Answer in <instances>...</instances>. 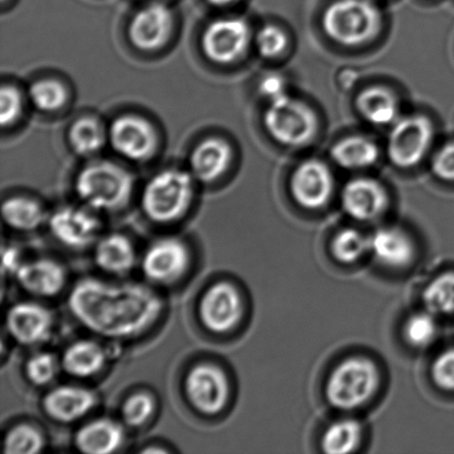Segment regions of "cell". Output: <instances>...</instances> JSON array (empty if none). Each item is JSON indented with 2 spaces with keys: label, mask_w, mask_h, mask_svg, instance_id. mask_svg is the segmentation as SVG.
I'll list each match as a JSON object with an SVG mask.
<instances>
[{
  "label": "cell",
  "mask_w": 454,
  "mask_h": 454,
  "mask_svg": "<svg viewBox=\"0 0 454 454\" xmlns=\"http://www.w3.org/2000/svg\"><path fill=\"white\" fill-rule=\"evenodd\" d=\"M20 249L15 247L3 248V274L9 278H15L17 270L24 262Z\"/></svg>",
  "instance_id": "obj_42"
},
{
  "label": "cell",
  "mask_w": 454,
  "mask_h": 454,
  "mask_svg": "<svg viewBox=\"0 0 454 454\" xmlns=\"http://www.w3.org/2000/svg\"><path fill=\"white\" fill-rule=\"evenodd\" d=\"M291 193L298 206L307 210H319L326 207L333 193V176L326 163L309 159L293 172Z\"/></svg>",
  "instance_id": "obj_17"
},
{
  "label": "cell",
  "mask_w": 454,
  "mask_h": 454,
  "mask_svg": "<svg viewBox=\"0 0 454 454\" xmlns=\"http://www.w3.org/2000/svg\"><path fill=\"white\" fill-rule=\"evenodd\" d=\"M369 239L371 255L388 269H406L415 258V243L406 231L398 227H380L369 235Z\"/></svg>",
  "instance_id": "obj_24"
},
{
  "label": "cell",
  "mask_w": 454,
  "mask_h": 454,
  "mask_svg": "<svg viewBox=\"0 0 454 454\" xmlns=\"http://www.w3.org/2000/svg\"><path fill=\"white\" fill-rule=\"evenodd\" d=\"M109 146L120 158L133 163L148 162L158 153L159 133L148 118L123 114L108 124Z\"/></svg>",
  "instance_id": "obj_8"
},
{
  "label": "cell",
  "mask_w": 454,
  "mask_h": 454,
  "mask_svg": "<svg viewBox=\"0 0 454 454\" xmlns=\"http://www.w3.org/2000/svg\"><path fill=\"white\" fill-rule=\"evenodd\" d=\"M99 403L95 390L67 384L51 387L44 394L42 408L49 419L59 425H74L87 418Z\"/></svg>",
  "instance_id": "obj_16"
},
{
  "label": "cell",
  "mask_w": 454,
  "mask_h": 454,
  "mask_svg": "<svg viewBox=\"0 0 454 454\" xmlns=\"http://www.w3.org/2000/svg\"><path fill=\"white\" fill-rule=\"evenodd\" d=\"M2 216L8 229L20 233H33L47 224L49 213L38 199L17 194L4 200Z\"/></svg>",
  "instance_id": "obj_26"
},
{
  "label": "cell",
  "mask_w": 454,
  "mask_h": 454,
  "mask_svg": "<svg viewBox=\"0 0 454 454\" xmlns=\"http://www.w3.org/2000/svg\"><path fill=\"white\" fill-rule=\"evenodd\" d=\"M380 9L372 0H335L323 13L325 34L341 46L371 42L381 29Z\"/></svg>",
  "instance_id": "obj_4"
},
{
  "label": "cell",
  "mask_w": 454,
  "mask_h": 454,
  "mask_svg": "<svg viewBox=\"0 0 454 454\" xmlns=\"http://www.w3.org/2000/svg\"><path fill=\"white\" fill-rule=\"evenodd\" d=\"M331 247L333 255L338 262L351 265L371 254V239L362 231L347 227L338 231L333 236Z\"/></svg>",
  "instance_id": "obj_32"
},
{
  "label": "cell",
  "mask_w": 454,
  "mask_h": 454,
  "mask_svg": "<svg viewBox=\"0 0 454 454\" xmlns=\"http://www.w3.org/2000/svg\"><path fill=\"white\" fill-rule=\"evenodd\" d=\"M207 2L212 6L215 7H227L231 6V4H235L236 2H239V0H207Z\"/></svg>",
  "instance_id": "obj_43"
},
{
  "label": "cell",
  "mask_w": 454,
  "mask_h": 454,
  "mask_svg": "<svg viewBox=\"0 0 454 454\" xmlns=\"http://www.w3.org/2000/svg\"><path fill=\"white\" fill-rule=\"evenodd\" d=\"M331 155L346 170H364L376 164L380 151L375 141L364 136H349L333 145Z\"/></svg>",
  "instance_id": "obj_28"
},
{
  "label": "cell",
  "mask_w": 454,
  "mask_h": 454,
  "mask_svg": "<svg viewBox=\"0 0 454 454\" xmlns=\"http://www.w3.org/2000/svg\"><path fill=\"white\" fill-rule=\"evenodd\" d=\"M233 157V148L229 141L219 136H210L193 146L186 168L199 184L210 185L230 171Z\"/></svg>",
  "instance_id": "obj_20"
},
{
  "label": "cell",
  "mask_w": 454,
  "mask_h": 454,
  "mask_svg": "<svg viewBox=\"0 0 454 454\" xmlns=\"http://www.w3.org/2000/svg\"><path fill=\"white\" fill-rule=\"evenodd\" d=\"M3 4L7 3L8 0H2Z\"/></svg>",
  "instance_id": "obj_45"
},
{
  "label": "cell",
  "mask_w": 454,
  "mask_h": 454,
  "mask_svg": "<svg viewBox=\"0 0 454 454\" xmlns=\"http://www.w3.org/2000/svg\"><path fill=\"white\" fill-rule=\"evenodd\" d=\"M22 291L35 298L59 296L68 283V273L60 262L51 257L25 260L15 275Z\"/></svg>",
  "instance_id": "obj_19"
},
{
  "label": "cell",
  "mask_w": 454,
  "mask_h": 454,
  "mask_svg": "<svg viewBox=\"0 0 454 454\" xmlns=\"http://www.w3.org/2000/svg\"><path fill=\"white\" fill-rule=\"evenodd\" d=\"M340 203L351 219L369 223L384 215L389 198L380 182L371 177H356L342 188Z\"/></svg>",
  "instance_id": "obj_18"
},
{
  "label": "cell",
  "mask_w": 454,
  "mask_h": 454,
  "mask_svg": "<svg viewBox=\"0 0 454 454\" xmlns=\"http://www.w3.org/2000/svg\"><path fill=\"white\" fill-rule=\"evenodd\" d=\"M62 372L60 356L39 350L30 355L24 364V375L30 385L44 388L57 380Z\"/></svg>",
  "instance_id": "obj_34"
},
{
  "label": "cell",
  "mask_w": 454,
  "mask_h": 454,
  "mask_svg": "<svg viewBox=\"0 0 454 454\" xmlns=\"http://www.w3.org/2000/svg\"><path fill=\"white\" fill-rule=\"evenodd\" d=\"M46 448V438L37 426L20 422L8 429L4 438L6 454H35Z\"/></svg>",
  "instance_id": "obj_35"
},
{
  "label": "cell",
  "mask_w": 454,
  "mask_h": 454,
  "mask_svg": "<svg viewBox=\"0 0 454 454\" xmlns=\"http://www.w3.org/2000/svg\"><path fill=\"white\" fill-rule=\"evenodd\" d=\"M198 185L188 168H163L145 181L140 193L141 211L151 223L175 224L192 207Z\"/></svg>",
  "instance_id": "obj_3"
},
{
  "label": "cell",
  "mask_w": 454,
  "mask_h": 454,
  "mask_svg": "<svg viewBox=\"0 0 454 454\" xmlns=\"http://www.w3.org/2000/svg\"><path fill=\"white\" fill-rule=\"evenodd\" d=\"M29 106L43 114L59 113L70 101V91L62 80L42 77L34 80L26 89Z\"/></svg>",
  "instance_id": "obj_29"
},
{
  "label": "cell",
  "mask_w": 454,
  "mask_h": 454,
  "mask_svg": "<svg viewBox=\"0 0 454 454\" xmlns=\"http://www.w3.org/2000/svg\"><path fill=\"white\" fill-rule=\"evenodd\" d=\"M264 124L276 142L287 146L309 144L318 131V119L314 111L288 95L269 102Z\"/></svg>",
  "instance_id": "obj_6"
},
{
  "label": "cell",
  "mask_w": 454,
  "mask_h": 454,
  "mask_svg": "<svg viewBox=\"0 0 454 454\" xmlns=\"http://www.w3.org/2000/svg\"><path fill=\"white\" fill-rule=\"evenodd\" d=\"M127 427L121 420L110 417H98L83 422L75 431L74 446L86 454H113L126 442Z\"/></svg>",
  "instance_id": "obj_21"
},
{
  "label": "cell",
  "mask_w": 454,
  "mask_h": 454,
  "mask_svg": "<svg viewBox=\"0 0 454 454\" xmlns=\"http://www.w3.org/2000/svg\"><path fill=\"white\" fill-rule=\"evenodd\" d=\"M356 106L362 117L375 127L393 126L400 118L397 97L384 87L364 89L359 93Z\"/></svg>",
  "instance_id": "obj_27"
},
{
  "label": "cell",
  "mask_w": 454,
  "mask_h": 454,
  "mask_svg": "<svg viewBox=\"0 0 454 454\" xmlns=\"http://www.w3.org/2000/svg\"><path fill=\"white\" fill-rule=\"evenodd\" d=\"M157 409V403L148 391L129 395L120 408V420L127 428L140 429L149 424Z\"/></svg>",
  "instance_id": "obj_36"
},
{
  "label": "cell",
  "mask_w": 454,
  "mask_h": 454,
  "mask_svg": "<svg viewBox=\"0 0 454 454\" xmlns=\"http://www.w3.org/2000/svg\"><path fill=\"white\" fill-rule=\"evenodd\" d=\"M434 137V123L429 118L424 114L404 115L391 126L387 154L395 167H416L428 154Z\"/></svg>",
  "instance_id": "obj_10"
},
{
  "label": "cell",
  "mask_w": 454,
  "mask_h": 454,
  "mask_svg": "<svg viewBox=\"0 0 454 454\" xmlns=\"http://www.w3.org/2000/svg\"><path fill=\"white\" fill-rule=\"evenodd\" d=\"M108 347L92 338L70 342L60 355L62 372L74 380H87L99 375L108 364Z\"/></svg>",
  "instance_id": "obj_22"
},
{
  "label": "cell",
  "mask_w": 454,
  "mask_h": 454,
  "mask_svg": "<svg viewBox=\"0 0 454 454\" xmlns=\"http://www.w3.org/2000/svg\"><path fill=\"white\" fill-rule=\"evenodd\" d=\"M140 452L144 453H166L168 452V449H163L161 447H148L145 449H141Z\"/></svg>",
  "instance_id": "obj_44"
},
{
  "label": "cell",
  "mask_w": 454,
  "mask_h": 454,
  "mask_svg": "<svg viewBox=\"0 0 454 454\" xmlns=\"http://www.w3.org/2000/svg\"><path fill=\"white\" fill-rule=\"evenodd\" d=\"M431 170L440 180L454 182V141L438 150L431 162Z\"/></svg>",
  "instance_id": "obj_40"
},
{
  "label": "cell",
  "mask_w": 454,
  "mask_h": 454,
  "mask_svg": "<svg viewBox=\"0 0 454 454\" xmlns=\"http://www.w3.org/2000/svg\"><path fill=\"white\" fill-rule=\"evenodd\" d=\"M258 53L267 59H274L276 57L283 55L288 46V37L286 33L275 25L262 26L257 31L255 39H254Z\"/></svg>",
  "instance_id": "obj_38"
},
{
  "label": "cell",
  "mask_w": 454,
  "mask_h": 454,
  "mask_svg": "<svg viewBox=\"0 0 454 454\" xmlns=\"http://www.w3.org/2000/svg\"><path fill=\"white\" fill-rule=\"evenodd\" d=\"M46 225L53 240L69 251H87L101 238L100 213L80 202L66 204L49 213Z\"/></svg>",
  "instance_id": "obj_7"
},
{
  "label": "cell",
  "mask_w": 454,
  "mask_h": 454,
  "mask_svg": "<svg viewBox=\"0 0 454 454\" xmlns=\"http://www.w3.org/2000/svg\"><path fill=\"white\" fill-rule=\"evenodd\" d=\"M364 439V427L355 418H340L325 429L320 439L323 451L329 454L353 453Z\"/></svg>",
  "instance_id": "obj_30"
},
{
  "label": "cell",
  "mask_w": 454,
  "mask_h": 454,
  "mask_svg": "<svg viewBox=\"0 0 454 454\" xmlns=\"http://www.w3.org/2000/svg\"><path fill=\"white\" fill-rule=\"evenodd\" d=\"M252 43L251 27L245 18H215L204 28L201 40L203 55L212 64L229 66L239 61Z\"/></svg>",
  "instance_id": "obj_11"
},
{
  "label": "cell",
  "mask_w": 454,
  "mask_h": 454,
  "mask_svg": "<svg viewBox=\"0 0 454 454\" xmlns=\"http://www.w3.org/2000/svg\"><path fill=\"white\" fill-rule=\"evenodd\" d=\"M439 331L437 316L425 309L409 315L403 326L404 340L416 349H427L433 346L437 340Z\"/></svg>",
  "instance_id": "obj_33"
},
{
  "label": "cell",
  "mask_w": 454,
  "mask_h": 454,
  "mask_svg": "<svg viewBox=\"0 0 454 454\" xmlns=\"http://www.w3.org/2000/svg\"><path fill=\"white\" fill-rule=\"evenodd\" d=\"M380 373L371 359L350 357L333 369L325 386V395L332 407L341 411L362 408L376 394Z\"/></svg>",
  "instance_id": "obj_5"
},
{
  "label": "cell",
  "mask_w": 454,
  "mask_h": 454,
  "mask_svg": "<svg viewBox=\"0 0 454 454\" xmlns=\"http://www.w3.org/2000/svg\"><path fill=\"white\" fill-rule=\"evenodd\" d=\"M185 398L195 411L215 417L224 411L231 398L229 376L219 364L202 362L186 372Z\"/></svg>",
  "instance_id": "obj_9"
},
{
  "label": "cell",
  "mask_w": 454,
  "mask_h": 454,
  "mask_svg": "<svg viewBox=\"0 0 454 454\" xmlns=\"http://www.w3.org/2000/svg\"><path fill=\"white\" fill-rule=\"evenodd\" d=\"M74 181V190L80 203L98 213L123 210L136 191V177L122 164L113 160H87Z\"/></svg>",
  "instance_id": "obj_2"
},
{
  "label": "cell",
  "mask_w": 454,
  "mask_h": 454,
  "mask_svg": "<svg viewBox=\"0 0 454 454\" xmlns=\"http://www.w3.org/2000/svg\"><path fill=\"white\" fill-rule=\"evenodd\" d=\"M431 377L440 389L454 393V346L435 356L431 364Z\"/></svg>",
  "instance_id": "obj_39"
},
{
  "label": "cell",
  "mask_w": 454,
  "mask_h": 454,
  "mask_svg": "<svg viewBox=\"0 0 454 454\" xmlns=\"http://www.w3.org/2000/svg\"><path fill=\"white\" fill-rule=\"evenodd\" d=\"M67 306L80 326L114 342L137 340L162 318L166 302L148 285L80 278L70 289Z\"/></svg>",
  "instance_id": "obj_1"
},
{
  "label": "cell",
  "mask_w": 454,
  "mask_h": 454,
  "mask_svg": "<svg viewBox=\"0 0 454 454\" xmlns=\"http://www.w3.org/2000/svg\"><path fill=\"white\" fill-rule=\"evenodd\" d=\"M286 82L278 74H269L262 78L260 82V92L267 101H274L288 95Z\"/></svg>",
  "instance_id": "obj_41"
},
{
  "label": "cell",
  "mask_w": 454,
  "mask_h": 454,
  "mask_svg": "<svg viewBox=\"0 0 454 454\" xmlns=\"http://www.w3.org/2000/svg\"><path fill=\"white\" fill-rule=\"evenodd\" d=\"M92 251L97 269L111 278H126L137 264L135 244L119 231L101 235Z\"/></svg>",
  "instance_id": "obj_23"
},
{
  "label": "cell",
  "mask_w": 454,
  "mask_h": 454,
  "mask_svg": "<svg viewBox=\"0 0 454 454\" xmlns=\"http://www.w3.org/2000/svg\"><path fill=\"white\" fill-rule=\"evenodd\" d=\"M141 271L155 286H171L184 278L191 265V253L184 239L167 236L153 240L141 257Z\"/></svg>",
  "instance_id": "obj_12"
},
{
  "label": "cell",
  "mask_w": 454,
  "mask_h": 454,
  "mask_svg": "<svg viewBox=\"0 0 454 454\" xmlns=\"http://www.w3.org/2000/svg\"><path fill=\"white\" fill-rule=\"evenodd\" d=\"M55 316L35 301H17L4 316V329L17 345L35 348L47 344L55 331Z\"/></svg>",
  "instance_id": "obj_14"
},
{
  "label": "cell",
  "mask_w": 454,
  "mask_h": 454,
  "mask_svg": "<svg viewBox=\"0 0 454 454\" xmlns=\"http://www.w3.org/2000/svg\"><path fill=\"white\" fill-rule=\"evenodd\" d=\"M67 141L77 157L86 160L98 158L109 145L108 124L96 115H82L71 122L67 131Z\"/></svg>",
  "instance_id": "obj_25"
},
{
  "label": "cell",
  "mask_w": 454,
  "mask_h": 454,
  "mask_svg": "<svg viewBox=\"0 0 454 454\" xmlns=\"http://www.w3.org/2000/svg\"><path fill=\"white\" fill-rule=\"evenodd\" d=\"M175 26V12L168 3L154 0L133 13L127 29L129 42L142 52L158 51L171 39Z\"/></svg>",
  "instance_id": "obj_15"
},
{
  "label": "cell",
  "mask_w": 454,
  "mask_h": 454,
  "mask_svg": "<svg viewBox=\"0 0 454 454\" xmlns=\"http://www.w3.org/2000/svg\"><path fill=\"white\" fill-rule=\"evenodd\" d=\"M243 313V297L239 288L227 280H219L210 285L200 297V323L206 331L215 335H224L238 327Z\"/></svg>",
  "instance_id": "obj_13"
},
{
  "label": "cell",
  "mask_w": 454,
  "mask_h": 454,
  "mask_svg": "<svg viewBox=\"0 0 454 454\" xmlns=\"http://www.w3.org/2000/svg\"><path fill=\"white\" fill-rule=\"evenodd\" d=\"M28 98L24 89L4 82L0 91V123L3 129L16 127L24 117Z\"/></svg>",
  "instance_id": "obj_37"
},
{
  "label": "cell",
  "mask_w": 454,
  "mask_h": 454,
  "mask_svg": "<svg viewBox=\"0 0 454 454\" xmlns=\"http://www.w3.org/2000/svg\"><path fill=\"white\" fill-rule=\"evenodd\" d=\"M164 2H167V3H168V2H170V0H164Z\"/></svg>",
  "instance_id": "obj_46"
},
{
  "label": "cell",
  "mask_w": 454,
  "mask_h": 454,
  "mask_svg": "<svg viewBox=\"0 0 454 454\" xmlns=\"http://www.w3.org/2000/svg\"><path fill=\"white\" fill-rule=\"evenodd\" d=\"M425 309L437 316H454V271L435 276L422 292Z\"/></svg>",
  "instance_id": "obj_31"
}]
</instances>
